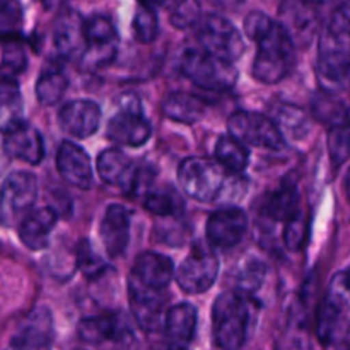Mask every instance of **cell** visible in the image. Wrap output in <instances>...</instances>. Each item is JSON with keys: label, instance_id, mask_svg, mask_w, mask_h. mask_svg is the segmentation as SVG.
Returning <instances> with one entry per match:
<instances>
[{"label": "cell", "instance_id": "obj_1", "mask_svg": "<svg viewBox=\"0 0 350 350\" xmlns=\"http://www.w3.org/2000/svg\"><path fill=\"white\" fill-rule=\"evenodd\" d=\"M245 33L258 46L253 75L263 84H277L289 75L294 65L293 40L282 24L263 12H250L245 19Z\"/></svg>", "mask_w": 350, "mask_h": 350}, {"label": "cell", "instance_id": "obj_2", "mask_svg": "<svg viewBox=\"0 0 350 350\" xmlns=\"http://www.w3.org/2000/svg\"><path fill=\"white\" fill-rule=\"evenodd\" d=\"M252 321V301L248 296L228 291L212 306V334L221 350H239L248 337Z\"/></svg>", "mask_w": 350, "mask_h": 350}, {"label": "cell", "instance_id": "obj_3", "mask_svg": "<svg viewBox=\"0 0 350 350\" xmlns=\"http://www.w3.org/2000/svg\"><path fill=\"white\" fill-rule=\"evenodd\" d=\"M229 171L207 157H188L178 167V181L188 197L198 202H214L231 190Z\"/></svg>", "mask_w": 350, "mask_h": 350}, {"label": "cell", "instance_id": "obj_4", "mask_svg": "<svg viewBox=\"0 0 350 350\" xmlns=\"http://www.w3.org/2000/svg\"><path fill=\"white\" fill-rule=\"evenodd\" d=\"M180 70L195 85L207 91H228L238 81V70L229 62L219 60L204 50L185 51Z\"/></svg>", "mask_w": 350, "mask_h": 350}, {"label": "cell", "instance_id": "obj_5", "mask_svg": "<svg viewBox=\"0 0 350 350\" xmlns=\"http://www.w3.org/2000/svg\"><path fill=\"white\" fill-rule=\"evenodd\" d=\"M197 38L202 50L229 64L238 60L245 51V40L238 27L217 14L202 17L197 27Z\"/></svg>", "mask_w": 350, "mask_h": 350}, {"label": "cell", "instance_id": "obj_6", "mask_svg": "<svg viewBox=\"0 0 350 350\" xmlns=\"http://www.w3.org/2000/svg\"><path fill=\"white\" fill-rule=\"evenodd\" d=\"M38 197V181L33 173L14 171L0 188V221L5 226L21 224L31 214Z\"/></svg>", "mask_w": 350, "mask_h": 350}, {"label": "cell", "instance_id": "obj_7", "mask_svg": "<svg viewBox=\"0 0 350 350\" xmlns=\"http://www.w3.org/2000/svg\"><path fill=\"white\" fill-rule=\"evenodd\" d=\"M229 135L245 146L280 150L284 147V133L273 120L262 113L236 111L228 120Z\"/></svg>", "mask_w": 350, "mask_h": 350}, {"label": "cell", "instance_id": "obj_8", "mask_svg": "<svg viewBox=\"0 0 350 350\" xmlns=\"http://www.w3.org/2000/svg\"><path fill=\"white\" fill-rule=\"evenodd\" d=\"M152 126L144 116L139 101L133 98H125L122 108L111 116L106 129V135L113 142L126 147H140L150 139Z\"/></svg>", "mask_w": 350, "mask_h": 350}, {"label": "cell", "instance_id": "obj_9", "mask_svg": "<svg viewBox=\"0 0 350 350\" xmlns=\"http://www.w3.org/2000/svg\"><path fill=\"white\" fill-rule=\"evenodd\" d=\"M219 275V260L211 250L195 248L176 270V282L188 294H202L214 286Z\"/></svg>", "mask_w": 350, "mask_h": 350}, {"label": "cell", "instance_id": "obj_10", "mask_svg": "<svg viewBox=\"0 0 350 350\" xmlns=\"http://www.w3.org/2000/svg\"><path fill=\"white\" fill-rule=\"evenodd\" d=\"M53 347V318L50 310L34 308L23 320L5 350H51Z\"/></svg>", "mask_w": 350, "mask_h": 350}, {"label": "cell", "instance_id": "obj_11", "mask_svg": "<svg viewBox=\"0 0 350 350\" xmlns=\"http://www.w3.org/2000/svg\"><path fill=\"white\" fill-rule=\"evenodd\" d=\"M318 72L328 82L345 81L350 77V40L325 31L320 41Z\"/></svg>", "mask_w": 350, "mask_h": 350}, {"label": "cell", "instance_id": "obj_12", "mask_svg": "<svg viewBox=\"0 0 350 350\" xmlns=\"http://www.w3.org/2000/svg\"><path fill=\"white\" fill-rule=\"evenodd\" d=\"M248 217L238 207H226L214 212L207 221V239L214 248H234L245 238Z\"/></svg>", "mask_w": 350, "mask_h": 350}, {"label": "cell", "instance_id": "obj_13", "mask_svg": "<svg viewBox=\"0 0 350 350\" xmlns=\"http://www.w3.org/2000/svg\"><path fill=\"white\" fill-rule=\"evenodd\" d=\"M129 297L132 314L135 318L137 325L146 332H156L157 328L164 327L166 320V301L161 296L159 291L147 289L140 286L133 279H130L129 284Z\"/></svg>", "mask_w": 350, "mask_h": 350}, {"label": "cell", "instance_id": "obj_14", "mask_svg": "<svg viewBox=\"0 0 350 350\" xmlns=\"http://www.w3.org/2000/svg\"><path fill=\"white\" fill-rule=\"evenodd\" d=\"M58 122L65 133L77 139H88L101 123V109L94 101L75 99L67 103L58 113Z\"/></svg>", "mask_w": 350, "mask_h": 350}, {"label": "cell", "instance_id": "obj_15", "mask_svg": "<svg viewBox=\"0 0 350 350\" xmlns=\"http://www.w3.org/2000/svg\"><path fill=\"white\" fill-rule=\"evenodd\" d=\"M96 170L105 183L122 188L125 193L135 190L139 171L133 161L120 149L103 150L96 161Z\"/></svg>", "mask_w": 350, "mask_h": 350}, {"label": "cell", "instance_id": "obj_16", "mask_svg": "<svg viewBox=\"0 0 350 350\" xmlns=\"http://www.w3.org/2000/svg\"><path fill=\"white\" fill-rule=\"evenodd\" d=\"M57 170L68 185L88 190L92 185V164L88 152L74 142H64L57 152Z\"/></svg>", "mask_w": 350, "mask_h": 350}, {"label": "cell", "instance_id": "obj_17", "mask_svg": "<svg viewBox=\"0 0 350 350\" xmlns=\"http://www.w3.org/2000/svg\"><path fill=\"white\" fill-rule=\"evenodd\" d=\"M176 275L173 262L161 253L146 252L137 256L132 269V277L140 286L152 291H163Z\"/></svg>", "mask_w": 350, "mask_h": 350}, {"label": "cell", "instance_id": "obj_18", "mask_svg": "<svg viewBox=\"0 0 350 350\" xmlns=\"http://www.w3.org/2000/svg\"><path fill=\"white\" fill-rule=\"evenodd\" d=\"M53 44L58 53L64 57H75L84 51L88 41H85V23L82 21L81 14L67 9L57 17L53 27Z\"/></svg>", "mask_w": 350, "mask_h": 350}, {"label": "cell", "instance_id": "obj_19", "mask_svg": "<svg viewBox=\"0 0 350 350\" xmlns=\"http://www.w3.org/2000/svg\"><path fill=\"white\" fill-rule=\"evenodd\" d=\"M103 245L111 256L125 253L130 239V212L123 205L113 204L106 208L99 228Z\"/></svg>", "mask_w": 350, "mask_h": 350}, {"label": "cell", "instance_id": "obj_20", "mask_svg": "<svg viewBox=\"0 0 350 350\" xmlns=\"http://www.w3.org/2000/svg\"><path fill=\"white\" fill-rule=\"evenodd\" d=\"M280 24L293 40L294 46L297 43H310L318 26V12L310 3H284L280 7Z\"/></svg>", "mask_w": 350, "mask_h": 350}, {"label": "cell", "instance_id": "obj_21", "mask_svg": "<svg viewBox=\"0 0 350 350\" xmlns=\"http://www.w3.org/2000/svg\"><path fill=\"white\" fill-rule=\"evenodd\" d=\"M3 152L7 157L24 161L27 164H40L44 157V144L41 133L29 123H24L3 139Z\"/></svg>", "mask_w": 350, "mask_h": 350}, {"label": "cell", "instance_id": "obj_22", "mask_svg": "<svg viewBox=\"0 0 350 350\" xmlns=\"http://www.w3.org/2000/svg\"><path fill=\"white\" fill-rule=\"evenodd\" d=\"M79 335L91 344L101 342H123L130 337V327L120 314H103L96 318H85L79 323Z\"/></svg>", "mask_w": 350, "mask_h": 350}, {"label": "cell", "instance_id": "obj_23", "mask_svg": "<svg viewBox=\"0 0 350 350\" xmlns=\"http://www.w3.org/2000/svg\"><path fill=\"white\" fill-rule=\"evenodd\" d=\"M57 212L51 207H41L31 212L19 224V238L29 250H44L57 224Z\"/></svg>", "mask_w": 350, "mask_h": 350}, {"label": "cell", "instance_id": "obj_24", "mask_svg": "<svg viewBox=\"0 0 350 350\" xmlns=\"http://www.w3.org/2000/svg\"><path fill=\"white\" fill-rule=\"evenodd\" d=\"M345 332V306L340 296L330 293L318 311L317 334L321 344L330 345L340 340Z\"/></svg>", "mask_w": 350, "mask_h": 350}, {"label": "cell", "instance_id": "obj_25", "mask_svg": "<svg viewBox=\"0 0 350 350\" xmlns=\"http://www.w3.org/2000/svg\"><path fill=\"white\" fill-rule=\"evenodd\" d=\"M118 40L116 27L108 16L96 14L91 19L85 21V41L88 50L94 53V57L103 58L106 62L115 55V44Z\"/></svg>", "mask_w": 350, "mask_h": 350}, {"label": "cell", "instance_id": "obj_26", "mask_svg": "<svg viewBox=\"0 0 350 350\" xmlns=\"http://www.w3.org/2000/svg\"><path fill=\"white\" fill-rule=\"evenodd\" d=\"M24 101L14 79H0V132L10 133L24 125Z\"/></svg>", "mask_w": 350, "mask_h": 350}, {"label": "cell", "instance_id": "obj_27", "mask_svg": "<svg viewBox=\"0 0 350 350\" xmlns=\"http://www.w3.org/2000/svg\"><path fill=\"white\" fill-rule=\"evenodd\" d=\"M163 113L174 122L193 125L204 118L205 103L193 94L176 92V94H171L164 99Z\"/></svg>", "mask_w": 350, "mask_h": 350}, {"label": "cell", "instance_id": "obj_28", "mask_svg": "<svg viewBox=\"0 0 350 350\" xmlns=\"http://www.w3.org/2000/svg\"><path fill=\"white\" fill-rule=\"evenodd\" d=\"M265 212L273 221H286L296 217L299 214V191L296 185L291 181H284L282 187L269 195L265 202Z\"/></svg>", "mask_w": 350, "mask_h": 350}, {"label": "cell", "instance_id": "obj_29", "mask_svg": "<svg viewBox=\"0 0 350 350\" xmlns=\"http://www.w3.org/2000/svg\"><path fill=\"white\" fill-rule=\"evenodd\" d=\"M197 328V310L191 304H178L173 306L164 320V332L176 344H185L191 340Z\"/></svg>", "mask_w": 350, "mask_h": 350}, {"label": "cell", "instance_id": "obj_30", "mask_svg": "<svg viewBox=\"0 0 350 350\" xmlns=\"http://www.w3.org/2000/svg\"><path fill=\"white\" fill-rule=\"evenodd\" d=\"M215 159L229 173H241L250 163V150L231 135H222L215 144Z\"/></svg>", "mask_w": 350, "mask_h": 350}, {"label": "cell", "instance_id": "obj_31", "mask_svg": "<svg viewBox=\"0 0 350 350\" xmlns=\"http://www.w3.org/2000/svg\"><path fill=\"white\" fill-rule=\"evenodd\" d=\"M68 88V79L60 68L46 67L36 82V98L41 105L51 106L64 98Z\"/></svg>", "mask_w": 350, "mask_h": 350}, {"label": "cell", "instance_id": "obj_32", "mask_svg": "<svg viewBox=\"0 0 350 350\" xmlns=\"http://www.w3.org/2000/svg\"><path fill=\"white\" fill-rule=\"evenodd\" d=\"M27 67V55L24 50V44L21 41L12 40V36H9V40H5L2 46V68L5 77L14 79L17 74L24 72V68Z\"/></svg>", "mask_w": 350, "mask_h": 350}, {"label": "cell", "instance_id": "obj_33", "mask_svg": "<svg viewBox=\"0 0 350 350\" xmlns=\"http://www.w3.org/2000/svg\"><path fill=\"white\" fill-rule=\"evenodd\" d=\"M159 33L156 10L150 5H139L133 17V34L140 43H152Z\"/></svg>", "mask_w": 350, "mask_h": 350}, {"label": "cell", "instance_id": "obj_34", "mask_svg": "<svg viewBox=\"0 0 350 350\" xmlns=\"http://www.w3.org/2000/svg\"><path fill=\"white\" fill-rule=\"evenodd\" d=\"M265 265L260 260H252L238 273V291L236 293L243 294V296H252L255 291L260 289L263 279H265Z\"/></svg>", "mask_w": 350, "mask_h": 350}, {"label": "cell", "instance_id": "obj_35", "mask_svg": "<svg viewBox=\"0 0 350 350\" xmlns=\"http://www.w3.org/2000/svg\"><path fill=\"white\" fill-rule=\"evenodd\" d=\"M147 211L154 215H161V217H167V215H174L180 211L181 202L178 197L171 191L166 190H156L147 191L146 202H144Z\"/></svg>", "mask_w": 350, "mask_h": 350}, {"label": "cell", "instance_id": "obj_36", "mask_svg": "<svg viewBox=\"0 0 350 350\" xmlns=\"http://www.w3.org/2000/svg\"><path fill=\"white\" fill-rule=\"evenodd\" d=\"M314 115H317V118L330 123L332 129H334V126L349 125L350 123L349 113L347 109L344 108V105L327 98V96L317 99V103H314Z\"/></svg>", "mask_w": 350, "mask_h": 350}, {"label": "cell", "instance_id": "obj_37", "mask_svg": "<svg viewBox=\"0 0 350 350\" xmlns=\"http://www.w3.org/2000/svg\"><path fill=\"white\" fill-rule=\"evenodd\" d=\"M328 149L332 161L342 164L350 157V123L349 125L334 126L328 135Z\"/></svg>", "mask_w": 350, "mask_h": 350}, {"label": "cell", "instance_id": "obj_38", "mask_svg": "<svg viewBox=\"0 0 350 350\" xmlns=\"http://www.w3.org/2000/svg\"><path fill=\"white\" fill-rule=\"evenodd\" d=\"M77 267L81 272L88 277H96L106 269V262L92 250L88 239L79 243L77 248Z\"/></svg>", "mask_w": 350, "mask_h": 350}, {"label": "cell", "instance_id": "obj_39", "mask_svg": "<svg viewBox=\"0 0 350 350\" xmlns=\"http://www.w3.org/2000/svg\"><path fill=\"white\" fill-rule=\"evenodd\" d=\"M23 23V7L17 2L0 0V33L12 36Z\"/></svg>", "mask_w": 350, "mask_h": 350}, {"label": "cell", "instance_id": "obj_40", "mask_svg": "<svg viewBox=\"0 0 350 350\" xmlns=\"http://www.w3.org/2000/svg\"><path fill=\"white\" fill-rule=\"evenodd\" d=\"M170 21L173 26L180 27V29H187V27L195 26L202 21L200 17V5L197 2H181L171 12Z\"/></svg>", "mask_w": 350, "mask_h": 350}, {"label": "cell", "instance_id": "obj_41", "mask_svg": "<svg viewBox=\"0 0 350 350\" xmlns=\"http://www.w3.org/2000/svg\"><path fill=\"white\" fill-rule=\"evenodd\" d=\"M304 239H306V219L303 214H297L296 217L286 222V229H284V241L286 246L291 250H299L303 246Z\"/></svg>", "mask_w": 350, "mask_h": 350}, {"label": "cell", "instance_id": "obj_42", "mask_svg": "<svg viewBox=\"0 0 350 350\" xmlns=\"http://www.w3.org/2000/svg\"><path fill=\"white\" fill-rule=\"evenodd\" d=\"M328 31L337 34V36H344L350 40V2L340 3L335 9V12L332 14Z\"/></svg>", "mask_w": 350, "mask_h": 350}, {"label": "cell", "instance_id": "obj_43", "mask_svg": "<svg viewBox=\"0 0 350 350\" xmlns=\"http://www.w3.org/2000/svg\"><path fill=\"white\" fill-rule=\"evenodd\" d=\"M340 280H342V284H344L345 289H349V291H350V269L347 270V272L342 273Z\"/></svg>", "mask_w": 350, "mask_h": 350}, {"label": "cell", "instance_id": "obj_44", "mask_svg": "<svg viewBox=\"0 0 350 350\" xmlns=\"http://www.w3.org/2000/svg\"><path fill=\"white\" fill-rule=\"evenodd\" d=\"M345 195H347V198L350 202V167H349L347 174H345Z\"/></svg>", "mask_w": 350, "mask_h": 350}, {"label": "cell", "instance_id": "obj_45", "mask_svg": "<svg viewBox=\"0 0 350 350\" xmlns=\"http://www.w3.org/2000/svg\"><path fill=\"white\" fill-rule=\"evenodd\" d=\"M7 166V154L5 152H0V174L3 173V170H5Z\"/></svg>", "mask_w": 350, "mask_h": 350}, {"label": "cell", "instance_id": "obj_46", "mask_svg": "<svg viewBox=\"0 0 350 350\" xmlns=\"http://www.w3.org/2000/svg\"><path fill=\"white\" fill-rule=\"evenodd\" d=\"M167 350H187V349H183L181 345H174V347H170Z\"/></svg>", "mask_w": 350, "mask_h": 350}, {"label": "cell", "instance_id": "obj_47", "mask_svg": "<svg viewBox=\"0 0 350 350\" xmlns=\"http://www.w3.org/2000/svg\"><path fill=\"white\" fill-rule=\"evenodd\" d=\"M340 350H350V345H349V347H345V349H340Z\"/></svg>", "mask_w": 350, "mask_h": 350}]
</instances>
